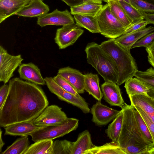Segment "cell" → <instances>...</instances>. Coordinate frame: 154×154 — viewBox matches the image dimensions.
<instances>
[{
	"label": "cell",
	"mask_w": 154,
	"mask_h": 154,
	"mask_svg": "<svg viewBox=\"0 0 154 154\" xmlns=\"http://www.w3.org/2000/svg\"><path fill=\"white\" fill-rule=\"evenodd\" d=\"M154 5V0H143Z\"/></svg>",
	"instance_id": "obj_48"
},
{
	"label": "cell",
	"mask_w": 154,
	"mask_h": 154,
	"mask_svg": "<svg viewBox=\"0 0 154 154\" xmlns=\"http://www.w3.org/2000/svg\"><path fill=\"white\" fill-rule=\"evenodd\" d=\"M68 118L61 108L53 105L47 106L33 123L35 125L43 127L63 124Z\"/></svg>",
	"instance_id": "obj_9"
},
{
	"label": "cell",
	"mask_w": 154,
	"mask_h": 154,
	"mask_svg": "<svg viewBox=\"0 0 154 154\" xmlns=\"http://www.w3.org/2000/svg\"><path fill=\"white\" fill-rule=\"evenodd\" d=\"M102 4L92 3H84L70 8L72 15L80 14L96 17L103 7Z\"/></svg>",
	"instance_id": "obj_23"
},
{
	"label": "cell",
	"mask_w": 154,
	"mask_h": 154,
	"mask_svg": "<svg viewBox=\"0 0 154 154\" xmlns=\"http://www.w3.org/2000/svg\"><path fill=\"white\" fill-rule=\"evenodd\" d=\"M118 1L128 17L132 20L133 23L140 21L144 19V16L142 13L131 4L123 0Z\"/></svg>",
	"instance_id": "obj_31"
},
{
	"label": "cell",
	"mask_w": 154,
	"mask_h": 154,
	"mask_svg": "<svg viewBox=\"0 0 154 154\" xmlns=\"http://www.w3.org/2000/svg\"><path fill=\"white\" fill-rule=\"evenodd\" d=\"M73 15L76 24L79 27L85 28L93 33H100L96 17H93L80 14Z\"/></svg>",
	"instance_id": "obj_25"
},
{
	"label": "cell",
	"mask_w": 154,
	"mask_h": 154,
	"mask_svg": "<svg viewBox=\"0 0 154 154\" xmlns=\"http://www.w3.org/2000/svg\"><path fill=\"white\" fill-rule=\"evenodd\" d=\"M109 0H102L103 1L106 2L107 3L109 2Z\"/></svg>",
	"instance_id": "obj_50"
},
{
	"label": "cell",
	"mask_w": 154,
	"mask_h": 154,
	"mask_svg": "<svg viewBox=\"0 0 154 154\" xmlns=\"http://www.w3.org/2000/svg\"><path fill=\"white\" fill-rule=\"evenodd\" d=\"M144 154H154V146H147Z\"/></svg>",
	"instance_id": "obj_44"
},
{
	"label": "cell",
	"mask_w": 154,
	"mask_h": 154,
	"mask_svg": "<svg viewBox=\"0 0 154 154\" xmlns=\"http://www.w3.org/2000/svg\"><path fill=\"white\" fill-rule=\"evenodd\" d=\"M154 31V27L147 28L128 34H124L115 39L126 49L130 50L133 45L146 34Z\"/></svg>",
	"instance_id": "obj_20"
},
{
	"label": "cell",
	"mask_w": 154,
	"mask_h": 154,
	"mask_svg": "<svg viewBox=\"0 0 154 154\" xmlns=\"http://www.w3.org/2000/svg\"><path fill=\"white\" fill-rule=\"evenodd\" d=\"M128 96L131 105L140 107L154 123V98L148 94Z\"/></svg>",
	"instance_id": "obj_19"
},
{
	"label": "cell",
	"mask_w": 154,
	"mask_h": 154,
	"mask_svg": "<svg viewBox=\"0 0 154 154\" xmlns=\"http://www.w3.org/2000/svg\"><path fill=\"white\" fill-rule=\"evenodd\" d=\"M87 63L91 65L103 78L105 82L116 83L118 72L111 56L94 42L87 44L85 49Z\"/></svg>",
	"instance_id": "obj_4"
},
{
	"label": "cell",
	"mask_w": 154,
	"mask_h": 154,
	"mask_svg": "<svg viewBox=\"0 0 154 154\" xmlns=\"http://www.w3.org/2000/svg\"><path fill=\"white\" fill-rule=\"evenodd\" d=\"M131 5L143 13H154V5L143 0H130Z\"/></svg>",
	"instance_id": "obj_35"
},
{
	"label": "cell",
	"mask_w": 154,
	"mask_h": 154,
	"mask_svg": "<svg viewBox=\"0 0 154 154\" xmlns=\"http://www.w3.org/2000/svg\"><path fill=\"white\" fill-rule=\"evenodd\" d=\"M27 136H22L17 139L11 146L2 152V154H23L29 146Z\"/></svg>",
	"instance_id": "obj_30"
},
{
	"label": "cell",
	"mask_w": 154,
	"mask_h": 154,
	"mask_svg": "<svg viewBox=\"0 0 154 154\" xmlns=\"http://www.w3.org/2000/svg\"><path fill=\"white\" fill-rule=\"evenodd\" d=\"M72 142L66 140L53 142L51 154H71Z\"/></svg>",
	"instance_id": "obj_33"
},
{
	"label": "cell",
	"mask_w": 154,
	"mask_h": 154,
	"mask_svg": "<svg viewBox=\"0 0 154 154\" xmlns=\"http://www.w3.org/2000/svg\"><path fill=\"white\" fill-rule=\"evenodd\" d=\"M41 127L35 125L33 121L18 122L5 127L4 135L27 136Z\"/></svg>",
	"instance_id": "obj_18"
},
{
	"label": "cell",
	"mask_w": 154,
	"mask_h": 154,
	"mask_svg": "<svg viewBox=\"0 0 154 154\" xmlns=\"http://www.w3.org/2000/svg\"><path fill=\"white\" fill-rule=\"evenodd\" d=\"M134 107L125 103L122 108V124L118 142L125 154H130L134 146H153L141 133L135 117Z\"/></svg>",
	"instance_id": "obj_2"
},
{
	"label": "cell",
	"mask_w": 154,
	"mask_h": 154,
	"mask_svg": "<svg viewBox=\"0 0 154 154\" xmlns=\"http://www.w3.org/2000/svg\"><path fill=\"white\" fill-rule=\"evenodd\" d=\"M90 110L92 121L100 126L105 125L113 121L121 111L110 108L99 101L92 106Z\"/></svg>",
	"instance_id": "obj_12"
},
{
	"label": "cell",
	"mask_w": 154,
	"mask_h": 154,
	"mask_svg": "<svg viewBox=\"0 0 154 154\" xmlns=\"http://www.w3.org/2000/svg\"><path fill=\"white\" fill-rule=\"evenodd\" d=\"M88 130L80 133L76 141L72 142L71 154H85V152L95 146Z\"/></svg>",
	"instance_id": "obj_21"
},
{
	"label": "cell",
	"mask_w": 154,
	"mask_h": 154,
	"mask_svg": "<svg viewBox=\"0 0 154 154\" xmlns=\"http://www.w3.org/2000/svg\"><path fill=\"white\" fill-rule=\"evenodd\" d=\"M67 9L61 11L56 9L38 17L37 24L42 27L47 25L64 26L75 23L74 19Z\"/></svg>",
	"instance_id": "obj_11"
},
{
	"label": "cell",
	"mask_w": 154,
	"mask_h": 154,
	"mask_svg": "<svg viewBox=\"0 0 154 154\" xmlns=\"http://www.w3.org/2000/svg\"><path fill=\"white\" fill-rule=\"evenodd\" d=\"M79 122L77 119L68 118L63 124L42 127L29 135L35 142L43 140H53L76 130L78 127Z\"/></svg>",
	"instance_id": "obj_6"
},
{
	"label": "cell",
	"mask_w": 154,
	"mask_h": 154,
	"mask_svg": "<svg viewBox=\"0 0 154 154\" xmlns=\"http://www.w3.org/2000/svg\"><path fill=\"white\" fill-rule=\"evenodd\" d=\"M53 78L56 82L64 90L75 96H80L73 86L60 75L57 74Z\"/></svg>",
	"instance_id": "obj_36"
},
{
	"label": "cell",
	"mask_w": 154,
	"mask_h": 154,
	"mask_svg": "<svg viewBox=\"0 0 154 154\" xmlns=\"http://www.w3.org/2000/svg\"><path fill=\"white\" fill-rule=\"evenodd\" d=\"M154 41V31L150 32L140 39L132 46L131 49L143 47L146 48Z\"/></svg>",
	"instance_id": "obj_37"
},
{
	"label": "cell",
	"mask_w": 154,
	"mask_h": 154,
	"mask_svg": "<svg viewBox=\"0 0 154 154\" xmlns=\"http://www.w3.org/2000/svg\"><path fill=\"white\" fill-rule=\"evenodd\" d=\"M108 3L111 13L126 27H128L133 24L132 20L120 5L118 0H110Z\"/></svg>",
	"instance_id": "obj_27"
},
{
	"label": "cell",
	"mask_w": 154,
	"mask_h": 154,
	"mask_svg": "<svg viewBox=\"0 0 154 154\" xmlns=\"http://www.w3.org/2000/svg\"><path fill=\"white\" fill-rule=\"evenodd\" d=\"M148 94L149 96L154 98V91L150 90L149 91L148 93Z\"/></svg>",
	"instance_id": "obj_47"
},
{
	"label": "cell",
	"mask_w": 154,
	"mask_h": 154,
	"mask_svg": "<svg viewBox=\"0 0 154 154\" xmlns=\"http://www.w3.org/2000/svg\"><path fill=\"white\" fill-rule=\"evenodd\" d=\"M134 76L150 90L154 91V68L151 67L144 71L138 70Z\"/></svg>",
	"instance_id": "obj_32"
},
{
	"label": "cell",
	"mask_w": 154,
	"mask_h": 154,
	"mask_svg": "<svg viewBox=\"0 0 154 154\" xmlns=\"http://www.w3.org/2000/svg\"><path fill=\"white\" fill-rule=\"evenodd\" d=\"M100 80L97 74L89 73L85 75L84 89L98 101L103 97L99 86Z\"/></svg>",
	"instance_id": "obj_22"
},
{
	"label": "cell",
	"mask_w": 154,
	"mask_h": 154,
	"mask_svg": "<svg viewBox=\"0 0 154 154\" xmlns=\"http://www.w3.org/2000/svg\"><path fill=\"white\" fill-rule=\"evenodd\" d=\"M6 101L0 110V125L34 121L48 105L42 89L37 84L15 78L9 81Z\"/></svg>",
	"instance_id": "obj_1"
},
{
	"label": "cell",
	"mask_w": 154,
	"mask_h": 154,
	"mask_svg": "<svg viewBox=\"0 0 154 154\" xmlns=\"http://www.w3.org/2000/svg\"><path fill=\"white\" fill-rule=\"evenodd\" d=\"M146 50L148 53V61L154 68V41L146 48Z\"/></svg>",
	"instance_id": "obj_41"
},
{
	"label": "cell",
	"mask_w": 154,
	"mask_h": 154,
	"mask_svg": "<svg viewBox=\"0 0 154 154\" xmlns=\"http://www.w3.org/2000/svg\"><path fill=\"white\" fill-rule=\"evenodd\" d=\"M101 89L103 98L106 102L111 106L122 108L125 103L118 85L112 82H105L101 85Z\"/></svg>",
	"instance_id": "obj_13"
},
{
	"label": "cell",
	"mask_w": 154,
	"mask_h": 154,
	"mask_svg": "<svg viewBox=\"0 0 154 154\" xmlns=\"http://www.w3.org/2000/svg\"><path fill=\"white\" fill-rule=\"evenodd\" d=\"M84 3H92L102 4V0H83Z\"/></svg>",
	"instance_id": "obj_45"
},
{
	"label": "cell",
	"mask_w": 154,
	"mask_h": 154,
	"mask_svg": "<svg viewBox=\"0 0 154 154\" xmlns=\"http://www.w3.org/2000/svg\"><path fill=\"white\" fill-rule=\"evenodd\" d=\"M53 140L37 141L29 146L23 154H51Z\"/></svg>",
	"instance_id": "obj_29"
},
{
	"label": "cell",
	"mask_w": 154,
	"mask_h": 154,
	"mask_svg": "<svg viewBox=\"0 0 154 154\" xmlns=\"http://www.w3.org/2000/svg\"><path fill=\"white\" fill-rule=\"evenodd\" d=\"M23 59L21 55L9 54L3 46H0V81L8 82L14 76V72L21 64Z\"/></svg>",
	"instance_id": "obj_8"
},
{
	"label": "cell",
	"mask_w": 154,
	"mask_h": 154,
	"mask_svg": "<svg viewBox=\"0 0 154 154\" xmlns=\"http://www.w3.org/2000/svg\"><path fill=\"white\" fill-rule=\"evenodd\" d=\"M70 8L77 6L84 3L83 0H61Z\"/></svg>",
	"instance_id": "obj_42"
},
{
	"label": "cell",
	"mask_w": 154,
	"mask_h": 154,
	"mask_svg": "<svg viewBox=\"0 0 154 154\" xmlns=\"http://www.w3.org/2000/svg\"><path fill=\"white\" fill-rule=\"evenodd\" d=\"M31 0H0V23L16 15Z\"/></svg>",
	"instance_id": "obj_16"
},
{
	"label": "cell",
	"mask_w": 154,
	"mask_h": 154,
	"mask_svg": "<svg viewBox=\"0 0 154 154\" xmlns=\"http://www.w3.org/2000/svg\"><path fill=\"white\" fill-rule=\"evenodd\" d=\"M100 45L111 56L116 65L118 78L116 84L118 85H120L134 76L138 68L130 50L117 42L115 39L103 42Z\"/></svg>",
	"instance_id": "obj_3"
},
{
	"label": "cell",
	"mask_w": 154,
	"mask_h": 154,
	"mask_svg": "<svg viewBox=\"0 0 154 154\" xmlns=\"http://www.w3.org/2000/svg\"><path fill=\"white\" fill-rule=\"evenodd\" d=\"M125 88L128 95H148L150 89L136 78H130L125 82Z\"/></svg>",
	"instance_id": "obj_24"
},
{
	"label": "cell",
	"mask_w": 154,
	"mask_h": 154,
	"mask_svg": "<svg viewBox=\"0 0 154 154\" xmlns=\"http://www.w3.org/2000/svg\"><path fill=\"white\" fill-rule=\"evenodd\" d=\"M49 11L48 6L42 0H31L16 15L24 17H38L47 13Z\"/></svg>",
	"instance_id": "obj_17"
},
{
	"label": "cell",
	"mask_w": 154,
	"mask_h": 154,
	"mask_svg": "<svg viewBox=\"0 0 154 154\" xmlns=\"http://www.w3.org/2000/svg\"><path fill=\"white\" fill-rule=\"evenodd\" d=\"M144 16V19H145L147 24H152L154 25V13H147L144 12L143 13Z\"/></svg>",
	"instance_id": "obj_43"
},
{
	"label": "cell",
	"mask_w": 154,
	"mask_h": 154,
	"mask_svg": "<svg viewBox=\"0 0 154 154\" xmlns=\"http://www.w3.org/2000/svg\"><path fill=\"white\" fill-rule=\"evenodd\" d=\"M123 117L122 109L105 130L107 137L113 142H118L121 131Z\"/></svg>",
	"instance_id": "obj_28"
},
{
	"label": "cell",
	"mask_w": 154,
	"mask_h": 154,
	"mask_svg": "<svg viewBox=\"0 0 154 154\" xmlns=\"http://www.w3.org/2000/svg\"><path fill=\"white\" fill-rule=\"evenodd\" d=\"M123 0L124 1H125L127 2V3L131 4L130 0Z\"/></svg>",
	"instance_id": "obj_49"
},
{
	"label": "cell",
	"mask_w": 154,
	"mask_h": 154,
	"mask_svg": "<svg viewBox=\"0 0 154 154\" xmlns=\"http://www.w3.org/2000/svg\"><path fill=\"white\" fill-rule=\"evenodd\" d=\"M147 24V21L146 20H143L136 23H133L126 28L124 34L129 33L144 29L146 28V26Z\"/></svg>",
	"instance_id": "obj_39"
},
{
	"label": "cell",
	"mask_w": 154,
	"mask_h": 154,
	"mask_svg": "<svg viewBox=\"0 0 154 154\" xmlns=\"http://www.w3.org/2000/svg\"><path fill=\"white\" fill-rule=\"evenodd\" d=\"M5 143L3 142L2 138V131L0 129V152H2V148L4 145Z\"/></svg>",
	"instance_id": "obj_46"
},
{
	"label": "cell",
	"mask_w": 154,
	"mask_h": 154,
	"mask_svg": "<svg viewBox=\"0 0 154 154\" xmlns=\"http://www.w3.org/2000/svg\"><path fill=\"white\" fill-rule=\"evenodd\" d=\"M57 74L60 75L71 84L79 94L84 92L85 75L79 70L69 66L60 68Z\"/></svg>",
	"instance_id": "obj_15"
},
{
	"label": "cell",
	"mask_w": 154,
	"mask_h": 154,
	"mask_svg": "<svg viewBox=\"0 0 154 154\" xmlns=\"http://www.w3.org/2000/svg\"><path fill=\"white\" fill-rule=\"evenodd\" d=\"M18 72L21 79L37 85H46L40 69L32 62L22 64L19 66Z\"/></svg>",
	"instance_id": "obj_14"
},
{
	"label": "cell",
	"mask_w": 154,
	"mask_h": 154,
	"mask_svg": "<svg viewBox=\"0 0 154 154\" xmlns=\"http://www.w3.org/2000/svg\"><path fill=\"white\" fill-rule=\"evenodd\" d=\"M9 90L8 85L4 84L0 88V110L2 108L7 97Z\"/></svg>",
	"instance_id": "obj_40"
},
{
	"label": "cell",
	"mask_w": 154,
	"mask_h": 154,
	"mask_svg": "<svg viewBox=\"0 0 154 154\" xmlns=\"http://www.w3.org/2000/svg\"><path fill=\"white\" fill-rule=\"evenodd\" d=\"M134 113L138 125L141 133L147 141L154 144L152 136L147 126L140 114L135 108Z\"/></svg>",
	"instance_id": "obj_34"
},
{
	"label": "cell",
	"mask_w": 154,
	"mask_h": 154,
	"mask_svg": "<svg viewBox=\"0 0 154 154\" xmlns=\"http://www.w3.org/2000/svg\"><path fill=\"white\" fill-rule=\"evenodd\" d=\"M76 24L64 25L56 31L54 40L60 49L73 45L84 32Z\"/></svg>",
	"instance_id": "obj_10"
},
{
	"label": "cell",
	"mask_w": 154,
	"mask_h": 154,
	"mask_svg": "<svg viewBox=\"0 0 154 154\" xmlns=\"http://www.w3.org/2000/svg\"><path fill=\"white\" fill-rule=\"evenodd\" d=\"M96 17L100 33L106 38L116 39L123 35L127 28L111 13L108 3L103 5Z\"/></svg>",
	"instance_id": "obj_5"
},
{
	"label": "cell",
	"mask_w": 154,
	"mask_h": 154,
	"mask_svg": "<svg viewBox=\"0 0 154 154\" xmlns=\"http://www.w3.org/2000/svg\"><path fill=\"white\" fill-rule=\"evenodd\" d=\"M42 0L43 1L44 0Z\"/></svg>",
	"instance_id": "obj_51"
},
{
	"label": "cell",
	"mask_w": 154,
	"mask_h": 154,
	"mask_svg": "<svg viewBox=\"0 0 154 154\" xmlns=\"http://www.w3.org/2000/svg\"><path fill=\"white\" fill-rule=\"evenodd\" d=\"M134 107L139 112L146 123L151 134L154 143V123L146 113L140 107L138 106Z\"/></svg>",
	"instance_id": "obj_38"
},
{
	"label": "cell",
	"mask_w": 154,
	"mask_h": 154,
	"mask_svg": "<svg viewBox=\"0 0 154 154\" xmlns=\"http://www.w3.org/2000/svg\"><path fill=\"white\" fill-rule=\"evenodd\" d=\"M44 79L50 91L60 100L77 107L84 113L90 112L88 103L80 95L75 96L64 90L56 82L52 77H46Z\"/></svg>",
	"instance_id": "obj_7"
},
{
	"label": "cell",
	"mask_w": 154,
	"mask_h": 154,
	"mask_svg": "<svg viewBox=\"0 0 154 154\" xmlns=\"http://www.w3.org/2000/svg\"><path fill=\"white\" fill-rule=\"evenodd\" d=\"M125 154L118 142L106 143L103 145L95 146L85 152V154Z\"/></svg>",
	"instance_id": "obj_26"
}]
</instances>
